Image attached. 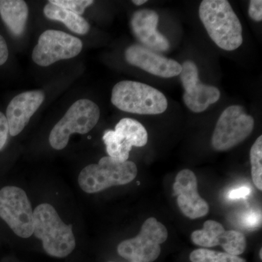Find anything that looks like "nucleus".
<instances>
[{
  "mask_svg": "<svg viewBox=\"0 0 262 262\" xmlns=\"http://www.w3.org/2000/svg\"><path fill=\"white\" fill-rule=\"evenodd\" d=\"M248 14L255 21H261L262 1L261 0H251L248 8Z\"/></svg>",
  "mask_w": 262,
  "mask_h": 262,
  "instance_id": "24",
  "label": "nucleus"
},
{
  "mask_svg": "<svg viewBox=\"0 0 262 262\" xmlns=\"http://www.w3.org/2000/svg\"><path fill=\"white\" fill-rule=\"evenodd\" d=\"M261 253H262V249L260 250V258H262V254H261Z\"/></svg>",
  "mask_w": 262,
  "mask_h": 262,
  "instance_id": "29",
  "label": "nucleus"
},
{
  "mask_svg": "<svg viewBox=\"0 0 262 262\" xmlns=\"http://www.w3.org/2000/svg\"><path fill=\"white\" fill-rule=\"evenodd\" d=\"M254 119L238 105L229 106L220 115L212 136V146L217 151H227L238 145L251 135Z\"/></svg>",
  "mask_w": 262,
  "mask_h": 262,
  "instance_id": "7",
  "label": "nucleus"
},
{
  "mask_svg": "<svg viewBox=\"0 0 262 262\" xmlns=\"http://www.w3.org/2000/svg\"><path fill=\"white\" fill-rule=\"evenodd\" d=\"M159 15L155 10H137L130 19V27L141 46L153 51L165 52L170 43L165 36L157 30Z\"/></svg>",
  "mask_w": 262,
  "mask_h": 262,
  "instance_id": "14",
  "label": "nucleus"
},
{
  "mask_svg": "<svg viewBox=\"0 0 262 262\" xmlns=\"http://www.w3.org/2000/svg\"><path fill=\"white\" fill-rule=\"evenodd\" d=\"M82 42L79 38L61 31L42 33L32 52V59L40 67H48L58 61L75 58L80 54Z\"/></svg>",
  "mask_w": 262,
  "mask_h": 262,
  "instance_id": "9",
  "label": "nucleus"
},
{
  "mask_svg": "<svg viewBox=\"0 0 262 262\" xmlns=\"http://www.w3.org/2000/svg\"><path fill=\"white\" fill-rule=\"evenodd\" d=\"M0 218L22 238L34 233V212L28 196L20 188L8 186L0 190Z\"/></svg>",
  "mask_w": 262,
  "mask_h": 262,
  "instance_id": "8",
  "label": "nucleus"
},
{
  "mask_svg": "<svg viewBox=\"0 0 262 262\" xmlns=\"http://www.w3.org/2000/svg\"><path fill=\"white\" fill-rule=\"evenodd\" d=\"M34 236L42 241L45 251L55 257L68 256L75 249L72 226L63 223L54 208L43 203L34 211Z\"/></svg>",
  "mask_w": 262,
  "mask_h": 262,
  "instance_id": "2",
  "label": "nucleus"
},
{
  "mask_svg": "<svg viewBox=\"0 0 262 262\" xmlns=\"http://www.w3.org/2000/svg\"><path fill=\"white\" fill-rule=\"evenodd\" d=\"M103 141L108 156L127 161L133 146L142 147L147 144L148 134L145 127L137 120L123 118L115 126V130L104 133Z\"/></svg>",
  "mask_w": 262,
  "mask_h": 262,
  "instance_id": "10",
  "label": "nucleus"
},
{
  "mask_svg": "<svg viewBox=\"0 0 262 262\" xmlns=\"http://www.w3.org/2000/svg\"><path fill=\"white\" fill-rule=\"evenodd\" d=\"M137 173V166L134 162H122L110 156L103 157L98 164L82 169L78 183L84 192L91 194L113 186L128 184L134 180Z\"/></svg>",
  "mask_w": 262,
  "mask_h": 262,
  "instance_id": "4",
  "label": "nucleus"
},
{
  "mask_svg": "<svg viewBox=\"0 0 262 262\" xmlns=\"http://www.w3.org/2000/svg\"><path fill=\"white\" fill-rule=\"evenodd\" d=\"M168 238L166 227L155 218L147 219L134 238L122 241L117 247L122 257L131 262H152L159 257L160 245Z\"/></svg>",
  "mask_w": 262,
  "mask_h": 262,
  "instance_id": "6",
  "label": "nucleus"
},
{
  "mask_svg": "<svg viewBox=\"0 0 262 262\" xmlns=\"http://www.w3.org/2000/svg\"><path fill=\"white\" fill-rule=\"evenodd\" d=\"M146 2H147L146 0H134V1H132V3H134V5L140 6V5H144Z\"/></svg>",
  "mask_w": 262,
  "mask_h": 262,
  "instance_id": "28",
  "label": "nucleus"
},
{
  "mask_svg": "<svg viewBox=\"0 0 262 262\" xmlns=\"http://www.w3.org/2000/svg\"><path fill=\"white\" fill-rule=\"evenodd\" d=\"M100 115V108L94 101L89 99L76 101L52 129L49 136L52 147L64 149L71 135L88 134L98 123Z\"/></svg>",
  "mask_w": 262,
  "mask_h": 262,
  "instance_id": "5",
  "label": "nucleus"
},
{
  "mask_svg": "<svg viewBox=\"0 0 262 262\" xmlns=\"http://www.w3.org/2000/svg\"><path fill=\"white\" fill-rule=\"evenodd\" d=\"M199 16L208 35L218 47L232 51L244 42L238 17L227 0H203Z\"/></svg>",
  "mask_w": 262,
  "mask_h": 262,
  "instance_id": "1",
  "label": "nucleus"
},
{
  "mask_svg": "<svg viewBox=\"0 0 262 262\" xmlns=\"http://www.w3.org/2000/svg\"><path fill=\"white\" fill-rule=\"evenodd\" d=\"M48 3L72 12L77 15L83 14L84 10L93 4V0H50Z\"/></svg>",
  "mask_w": 262,
  "mask_h": 262,
  "instance_id": "22",
  "label": "nucleus"
},
{
  "mask_svg": "<svg viewBox=\"0 0 262 262\" xmlns=\"http://www.w3.org/2000/svg\"><path fill=\"white\" fill-rule=\"evenodd\" d=\"M251 193V188L247 187V186H242V187L235 188V189L229 191L228 194H227V198L231 201L247 199Z\"/></svg>",
  "mask_w": 262,
  "mask_h": 262,
  "instance_id": "26",
  "label": "nucleus"
},
{
  "mask_svg": "<svg viewBox=\"0 0 262 262\" xmlns=\"http://www.w3.org/2000/svg\"><path fill=\"white\" fill-rule=\"evenodd\" d=\"M173 189V195L177 196V203L184 215L195 220L208 214L209 206L198 193V180L192 170H181L176 177Z\"/></svg>",
  "mask_w": 262,
  "mask_h": 262,
  "instance_id": "12",
  "label": "nucleus"
},
{
  "mask_svg": "<svg viewBox=\"0 0 262 262\" xmlns=\"http://www.w3.org/2000/svg\"><path fill=\"white\" fill-rule=\"evenodd\" d=\"M9 134V125L4 114L0 112V151L4 148Z\"/></svg>",
  "mask_w": 262,
  "mask_h": 262,
  "instance_id": "25",
  "label": "nucleus"
},
{
  "mask_svg": "<svg viewBox=\"0 0 262 262\" xmlns=\"http://www.w3.org/2000/svg\"><path fill=\"white\" fill-rule=\"evenodd\" d=\"M220 90L217 88L199 82L190 91L184 92L183 100L186 106L193 113H201L206 110L210 105L217 102L220 100Z\"/></svg>",
  "mask_w": 262,
  "mask_h": 262,
  "instance_id": "17",
  "label": "nucleus"
},
{
  "mask_svg": "<svg viewBox=\"0 0 262 262\" xmlns=\"http://www.w3.org/2000/svg\"><path fill=\"white\" fill-rule=\"evenodd\" d=\"M251 176L253 184L259 190L262 189V136L257 138L250 151Z\"/></svg>",
  "mask_w": 262,
  "mask_h": 262,
  "instance_id": "20",
  "label": "nucleus"
},
{
  "mask_svg": "<svg viewBox=\"0 0 262 262\" xmlns=\"http://www.w3.org/2000/svg\"><path fill=\"white\" fill-rule=\"evenodd\" d=\"M125 58L130 65L163 78L177 77L182 72V65L175 60L158 54L141 45H133L127 48Z\"/></svg>",
  "mask_w": 262,
  "mask_h": 262,
  "instance_id": "13",
  "label": "nucleus"
},
{
  "mask_svg": "<svg viewBox=\"0 0 262 262\" xmlns=\"http://www.w3.org/2000/svg\"><path fill=\"white\" fill-rule=\"evenodd\" d=\"M9 56L8 45L3 36L0 35V66L4 64L8 61Z\"/></svg>",
  "mask_w": 262,
  "mask_h": 262,
  "instance_id": "27",
  "label": "nucleus"
},
{
  "mask_svg": "<svg viewBox=\"0 0 262 262\" xmlns=\"http://www.w3.org/2000/svg\"><path fill=\"white\" fill-rule=\"evenodd\" d=\"M45 100L42 91H27L11 100L6 110L10 136L18 135Z\"/></svg>",
  "mask_w": 262,
  "mask_h": 262,
  "instance_id": "15",
  "label": "nucleus"
},
{
  "mask_svg": "<svg viewBox=\"0 0 262 262\" xmlns=\"http://www.w3.org/2000/svg\"><path fill=\"white\" fill-rule=\"evenodd\" d=\"M43 13L48 19L64 24L67 28L76 34L84 35L89 32L90 25L87 20L70 10L48 3L45 6Z\"/></svg>",
  "mask_w": 262,
  "mask_h": 262,
  "instance_id": "18",
  "label": "nucleus"
},
{
  "mask_svg": "<svg viewBox=\"0 0 262 262\" xmlns=\"http://www.w3.org/2000/svg\"><path fill=\"white\" fill-rule=\"evenodd\" d=\"M0 16L10 32L19 37L25 30L28 6L22 0H0Z\"/></svg>",
  "mask_w": 262,
  "mask_h": 262,
  "instance_id": "16",
  "label": "nucleus"
},
{
  "mask_svg": "<svg viewBox=\"0 0 262 262\" xmlns=\"http://www.w3.org/2000/svg\"><path fill=\"white\" fill-rule=\"evenodd\" d=\"M111 101L121 111L138 115H159L168 108V101L163 93L135 81L124 80L115 84Z\"/></svg>",
  "mask_w": 262,
  "mask_h": 262,
  "instance_id": "3",
  "label": "nucleus"
},
{
  "mask_svg": "<svg viewBox=\"0 0 262 262\" xmlns=\"http://www.w3.org/2000/svg\"><path fill=\"white\" fill-rule=\"evenodd\" d=\"M180 77L185 92L190 91L198 82H201L198 67L192 61H187L183 63Z\"/></svg>",
  "mask_w": 262,
  "mask_h": 262,
  "instance_id": "21",
  "label": "nucleus"
},
{
  "mask_svg": "<svg viewBox=\"0 0 262 262\" xmlns=\"http://www.w3.org/2000/svg\"><path fill=\"white\" fill-rule=\"evenodd\" d=\"M192 262H246L244 258L226 252H219L207 248H199L190 253Z\"/></svg>",
  "mask_w": 262,
  "mask_h": 262,
  "instance_id": "19",
  "label": "nucleus"
},
{
  "mask_svg": "<svg viewBox=\"0 0 262 262\" xmlns=\"http://www.w3.org/2000/svg\"><path fill=\"white\" fill-rule=\"evenodd\" d=\"M239 222L246 229L258 228L261 225V212L258 210H248L239 216Z\"/></svg>",
  "mask_w": 262,
  "mask_h": 262,
  "instance_id": "23",
  "label": "nucleus"
},
{
  "mask_svg": "<svg viewBox=\"0 0 262 262\" xmlns=\"http://www.w3.org/2000/svg\"><path fill=\"white\" fill-rule=\"evenodd\" d=\"M193 244L203 248L221 246L225 252L234 256L242 254L247 247L244 234L239 231L226 230L223 225L213 220H208L203 228L191 234Z\"/></svg>",
  "mask_w": 262,
  "mask_h": 262,
  "instance_id": "11",
  "label": "nucleus"
}]
</instances>
